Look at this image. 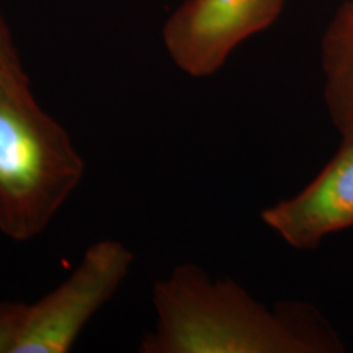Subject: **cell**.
<instances>
[{"label":"cell","mask_w":353,"mask_h":353,"mask_svg":"<svg viewBox=\"0 0 353 353\" xmlns=\"http://www.w3.org/2000/svg\"><path fill=\"white\" fill-rule=\"evenodd\" d=\"M157 322L143 353H337L345 350L314 307L270 309L232 280H214L198 265L175 267L152 288Z\"/></svg>","instance_id":"obj_1"},{"label":"cell","mask_w":353,"mask_h":353,"mask_svg":"<svg viewBox=\"0 0 353 353\" xmlns=\"http://www.w3.org/2000/svg\"><path fill=\"white\" fill-rule=\"evenodd\" d=\"M85 162L34 99L19 56L0 61V231L25 242L50 226Z\"/></svg>","instance_id":"obj_2"},{"label":"cell","mask_w":353,"mask_h":353,"mask_svg":"<svg viewBox=\"0 0 353 353\" xmlns=\"http://www.w3.org/2000/svg\"><path fill=\"white\" fill-rule=\"evenodd\" d=\"M134 263L120 241L92 244L74 272L33 304L23 303L13 353H65L114 296Z\"/></svg>","instance_id":"obj_3"},{"label":"cell","mask_w":353,"mask_h":353,"mask_svg":"<svg viewBox=\"0 0 353 353\" xmlns=\"http://www.w3.org/2000/svg\"><path fill=\"white\" fill-rule=\"evenodd\" d=\"M285 0H185L162 30L165 50L180 70L210 77L244 39L268 28Z\"/></svg>","instance_id":"obj_4"},{"label":"cell","mask_w":353,"mask_h":353,"mask_svg":"<svg viewBox=\"0 0 353 353\" xmlns=\"http://www.w3.org/2000/svg\"><path fill=\"white\" fill-rule=\"evenodd\" d=\"M265 226L298 250H311L335 232L353 228V136L319 174L293 196L260 214Z\"/></svg>","instance_id":"obj_5"},{"label":"cell","mask_w":353,"mask_h":353,"mask_svg":"<svg viewBox=\"0 0 353 353\" xmlns=\"http://www.w3.org/2000/svg\"><path fill=\"white\" fill-rule=\"evenodd\" d=\"M324 101L342 138L353 136V28L335 15L322 39Z\"/></svg>","instance_id":"obj_6"},{"label":"cell","mask_w":353,"mask_h":353,"mask_svg":"<svg viewBox=\"0 0 353 353\" xmlns=\"http://www.w3.org/2000/svg\"><path fill=\"white\" fill-rule=\"evenodd\" d=\"M23 303H0V353H13Z\"/></svg>","instance_id":"obj_7"},{"label":"cell","mask_w":353,"mask_h":353,"mask_svg":"<svg viewBox=\"0 0 353 353\" xmlns=\"http://www.w3.org/2000/svg\"><path fill=\"white\" fill-rule=\"evenodd\" d=\"M15 48H13L10 33H8L6 23H3L2 17H0V61L12 59V57H17Z\"/></svg>","instance_id":"obj_8"},{"label":"cell","mask_w":353,"mask_h":353,"mask_svg":"<svg viewBox=\"0 0 353 353\" xmlns=\"http://www.w3.org/2000/svg\"><path fill=\"white\" fill-rule=\"evenodd\" d=\"M337 15L345 21L347 25H350L353 28V0H348V2L343 6L341 10L337 12Z\"/></svg>","instance_id":"obj_9"}]
</instances>
